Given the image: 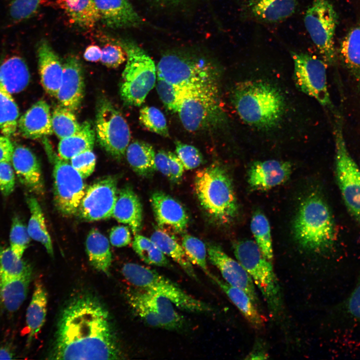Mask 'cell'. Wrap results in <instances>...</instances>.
Listing matches in <instances>:
<instances>
[{
  "instance_id": "obj_58",
  "label": "cell",
  "mask_w": 360,
  "mask_h": 360,
  "mask_svg": "<svg viewBox=\"0 0 360 360\" xmlns=\"http://www.w3.org/2000/svg\"><path fill=\"white\" fill-rule=\"evenodd\" d=\"M102 49L97 45L92 44L88 46L84 50V59L90 62H97L100 60Z\"/></svg>"
},
{
  "instance_id": "obj_47",
  "label": "cell",
  "mask_w": 360,
  "mask_h": 360,
  "mask_svg": "<svg viewBox=\"0 0 360 360\" xmlns=\"http://www.w3.org/2000/svg\"><path fill=\"white\" fill-rule=\"evenodd\" d=\"M156 90L166 108L170 111L177 112L182 88L157 76Z\"/></svg>"
},
{
  "instance_id": "obj_57",
  "label": "cell",
  "mask_w": 360,
  "mask_h": 360,
  "mask_svg": "<svg viewBox=\"0 0 360 360\" xmlns=\"http://www.w3.org/2000/svg\"><path fill=\"white\" fill-rule=\"evenodd\" d=\"M14 146L10 138L0 134V162L11 161Z\"/></svg>"
},
{
  "instance_id": "obj_56",
  "label": "cell",
  "mask_w": 360,
  "mask_h": 360,
  "mask_svg": "<svg viewBox=\"0 0 360 360\" xmlns=\"http://www.w3.org/2000/svg\"><path fill=\"white\" fill-rule=\"evenodd\" d=\"M155 166L156 170L170 178L168 151L161 150L155 155Z\"/></svg>"
},
{
  "instance_id": "obj_18",
  "label": "cell",
  "mask_w": 360,
  "mask_h": 360,
  "mask_svg": "<svg viewBox=\"0 0 360 360\" xmlns=\"http://www.w3.org/2000/svg\"><path fill=\"white\" fill-rule=\"evenodd\" d=\"M298 0H241L240 8L244 18L272 24L283 21L296 12Z\"/></svg>"
},
{
  "instance_id": "obj_34",
  "label": "cell",
  "mask_w": 360,
  "mask_h": 360,
  "mask_svg": "<svg viewBox=\"0 0 360 360\" xmlns=\"http://www.w3.org/2000/svg\"><path fill=\"white\" fill-rule=\"evenodd\" d=\"M140 290L157 316L161 328L178 330L183 328L184 320L171 300L158 294Z\"/></svg>"
},
{
  "instance_id": "obj_55",
  "label": "cell",
  "mask_w": 360,
  "mask_h": 360,
  "mask_svg": "<svg viewBox=\"0 0 360 360\" xmlns=\"http://www.w3.org/2000/svg\"><path fill=\"white\" fill-rule=\"evenodd\" d=\"M346 308L352 316L360 320V280L348 299Z\"/></svg>"
},
{
  "instance_id": "obj_19",
  "label": "cell",
  "mask_w": 360,
  "mask_h": 360,
  "mask_svg": "<svg viewBox=\"0 0 360 360\" xmlns=\"http://www.w3.org/2000/svg\"><path fill=\"white\" fill-rule=\"evenodd\" d=\"M63 68L62 82L56 98L60 105L74 112L79 108L84 96L82 68L74 55L66 57Z\"/></svg>"
},
{
  "instance_id": "obj_1",
  "label": "cell",
  "mask_w": 360,
  "mask_h": 360,
  "mask_svg": "<svg viewBox=\"0 0 360 360\" xmlns=\"http://www.w3.org/2000/svg\"><path fill=\"white\" fill-rule=\"evenodd\" d=\"M123 354L109 312L96 298L76 296L62 310L50 360H120Z\"/></svg>"
},
{
  "instance_id": "obj_35",
  "label": "cell",
  "mask_w": 360,
  "mask_h": 360,
  "mask_svg": "<svg viewBox=\"0 0 360 360\" xmlns=\"http://www.w3.org/2000/svg\"><path fill=\"white\" fill-rule=\"evenodd\" d=\"M126 154L130 166L138 175L150 178L156 170V153L150 144L143 141H134L128 146Z\"/></svg>"
},
{
  "instance_id": "obj_52",
  "label": "cell",
  "mask_w": 360,
  "mask_h": 360,
  "mask_svg": "<svg viewBox=\"0 0 360 360\" xmlns=\"http://www.w3.org/2000/svg\"><path fill=\"white\" fill-rule=\"evenodd\" d=\"M14 174L10 162H0V191L5 196L10 195L14 189Z\"/></svg>"
},
{
  "instance_id": "obj_53",
  "label": "cell",
  "mask_w": 360,
  "mask_h": 360,
  "mask_svg": "<svg viewBox=\"0 0 360 360\" xmlns=\"http://www.w3.org/2000/svg\"><path fill=\"white\" fill-rule=\"evenodd\" d=\"M110 240L114 246H125L131 242L132 237L129 228L124 226L113 227L110 232Z\"/></svg>"
},
{
  "instance_id": "obj_41",
  "label": "cell",
  "mask_w": 360,
  "mask_h": 360,
  "mask_svg": "<svg viewBox=\"0 0 360 360\" xmlns=\"http://www.w3.org/2000/svg\"><path fill=\"white\" fill-rule=\"evenodd\" d=\"M52 124L53 132L60 140L73 134L81 127L74 112L61 105L53 110Z\"/></svg>"
},
{
  "instance_id": "obj_40",
  "label": "cell",
  "mask_w": 360,
  "mask_h": 360,
  "mask_svg": "<svg viewBox=\"0 0 360 360\" xmlns=\"http://www.w3.org/2000/svg\"><path fill=\"white\" fill-rule=\"evenodd\" d=\"M132 244L134 252L145 263L158 266H169L170 262L166 255L150 238L136 234Z\"/></svg>"
},
{
  "instance_id": "obj_24",
  "label": "cell",
  "mask_w": 360,
  "mask_h": 360,
  "mask_svg": "<svg viewBox=\"0 0 360 360\" xmlns=\"http://www.w3.org/2000/svg\"><path fill=\"white\" fill-rule=\"evenodd\" d=\"M100 20L108 27L120 28L136 27L142 19L128 0H94Z\"/></svg>"
},
{
  "instance_id": "obj_22",
  "label": "cell",
  "mask_w": 360,
  "mask_h": 360,
  "mask_svg": "<svg viewBox=\"0 0 360 360\" xmlns=\"http://www.w3.org/2000/svg\"><path fill=\"white\" fill-rule=\"evenodd\" d=\"M36 52L42 85L49 95L56 97L62 82L63 64L45 39L38 42Z\"/></svg>"
},
{
  "instance_id": "obj_13",
  "label": "cell",
  "mask_w": 360,
  "mask_h": 360,
  "mask_svg": "<svg viewBox=\"0 0 360 360\" xmlns=\"http://www.w3.org/2000/svg\"><path fill=\"white\" fill-rule=\"evenodd\" d=\"M96 130L100 146L114 158L121 159L129 144L130 132L122 114L107 100L98 104Z\"/></svg>"
},
{
  "instance_id": "obj_25",
  "label": "cell",
  "mask_w": 360,
  "mask_h": 360,
  "mask_svg": "<svg viewBox=\"0 0 360 360\" xmlns=\"http://www.w3.org/2000/svg\"><path fill=\"white\" fill-rule=\"evenodd\" d=\"M112 216L118 222L127 224L134 235L142 230V204L138 196L130 186H124L118 191Z\"/></svg>"
},
{
  "instance_id": "obj_15",
  "label": "cell",
  "mask_w": 360,
  "mask_h": 360,
  "mask_svg": "<svg viewBox=\"0 0 360 360\" xmlns=\"http://www.w3.org/2000/svg\"><path fill=\"white\" fill-rule=\"evenodd\" d=\"M118 180L109 176L96 181L86 190L78 210L88 221L104 220L112 216L117 198Z\"/></svg>"
},
{
  "instance_id": "obj_27",
  "label": "cell",
  "mask_w": 360,
  "mask_h": 360,
  "mask_svg": "<svg viewBox=\"0 0 360 360\" xmlns=\"http://www.w3.org/2000/svg\"><path fill=\"white\" fill-rule=\"evenodd\" d=\"M30 79L28 66L19 56H10L0 64V86L10 94L24 90Z\"/></svg>"
},
{
  "instance_id": "obj_30",
  "label": "cell",
  "mask_w": 360,
  "mask_h": 360,
  "mask_svg": "<svg viewBox=\"0 0 360 360\" xmlns=\"http://www.w3.org/2000/svg\"><path fill=\"white\" fill-rule=\"evenodd\" d=\"M47 292L44 284L35 283L34 292L26 313L27 344H30L44 324L47 310Z\"/></svg>"
},
{
  "instance_id": "obj_29",
  "label": "cell",
  "mask_w": 360,
  "mask_h": 360,
  "mask_svg": "<svg viewBox=\"0 0 360 360\" xmlns=\"http://www.w3.org/2000/svg\"><path fill=\"white\" fill-rule=\"evenodd\" d=\"M32 269L18 277L0 278V298L5 308L17 310L24 301L32 279Z\"/></svg>"
},
{
  "instance_id": "obj_50",
  "label": "cell",
  "mask_w": 360,
  "mask_h": 360,
  "mask_svg": "<svg viewBox=\"0 0 360 360\" xmlns=\"http://www.w3.org/2000/svg\"><path fill=\"white\" fill-rule=\"evenodd\" d=\"M126 60V54L120 44H108L102 49L100 60L108 68H118Z\"/></svg>"
},
{
  "instance_id": "obj_12",
  "label": "cell",
  "mask_w": 360,
  "mask_h": 360,
  "mask_svg": "<svg viewBox=\"0 0 360 360\" xmlns=\"http://www.w3.org/2000/svg\"><path fill=\"white\" fill-rule=\"evenodd\" d=\"M293 78L297 88L324 107L333 109L328 90L326 64L315 56L292 51Z\"/></svg>"
},
{
  "instance_id": "obj_8",
  "label": "cell",
  "mask_w": 360,
  "mask_h": 360,
  "mask_svg": "<svg viewBox=\"0 0 360 360\" xmlns=\"http://www.w3.org/2000/svg\"><path fill=\"white\" fill-rule=\"evenodd\" d=\"M122 274L136 287L164 296L184 310L193 312L212 311L208 304L192 296L172 280L144 266L127 263L122 268Z\"/></svg>"
},
{
  "instance_id": "obj_42",
  "label": "cell",
  "mask_w": 360,
  "mask_h": 360,
  "mask_svg": "<svg viewBox=\"0 0 360 360\" xmlns=\"http://www.w3.org/2000/svg\"><path fill=\"white\" fill-rule=\"evenodd\" d=\"M31 269L30 266L19 258L10 247L0 246V278L20 276Z\"/></svg>"
},
{
  "instance_id": "obj_17",
  "label": "cell",
  "mask_w": 360,
  "mask_h": 360,
  "mask_svg": "<svg viewBox=\"0 0 360 360\" xmlns=\"http://www.w3.org/2000/svg\"><path fill=\"white\" fill-rule=\"evenodd\" d=\"M150 200L156 222L160 230L176 234L186 230L189 218L180 202L160 190L153 192Z\"/></svg>"
},
{
  "instance_id": "obj_38",
  "label": "cell",
  "mask_w": 360,
  "mask_h": 360,
  "mask_svg": "<svg viewBox=\"0 0 360 360\" xmlns=\"http://www.w3.org/2000/svg\"><path fill=\"white\" fill-rule=\"evenodd\" d=\"M250 230L258 246L264 256L272 261L274 257L270 227L266 216L260 211L256 212L250 220Z\"/></svg>"
},
{
  "instance_id": "obj_43",
  "label": "cell",
  "mask_w": 360,
  "mask_h": 360,
  "mask_svg": "<svg viewBox=\"0 0 360 360\" xmlns=\"http://www.w3.org/2000/svg\"><path fill=\"white\" fill-rule=\"evenodd\" d=\"M182 246L192 264L197 265L210 278L213 274L206 262L207 250L204 244L198 238L186 234L182 238Z\"/></svg>"
},
{
  "instance_id": "obj_26",
  "label": "cell",
  "mask_w": 360,
  "mask_h": 360,
  "mask_svg": "<svg viewBox=\"0 0 360 360\" xmlns=\"http://www.w3.org/2000/svg\"><path fill=\"white\" fill-rule=\"evenodd\" d=\"M211 279L226 294L253 328L260 330L264 327L266 320L247 293L230 285L214 274Z\"/></svg>"
},
{
  "instance_id": "obj_28",
  "label": "cell",
  "mask_w": 360,
  "mask_h": 360,
  "mask_svg": "<svg viewBox=\"0 0 360 360\" xmlns=\"http://www.w3.org/2000/svg\"><path fill=\"white\" fill-rule=\"evenodd\" d=\"M337 53L360 92V20L342 38Z\"/></svg>"
},
{
  "instance_id": "obj_59",
  "label": "cell",
  "mask_w": 360,
  "mask_h": 360,
  "mask_svg": "<svg viewBox=\"0 0 360 360\" xmlns=\"http://www.w3.org/2000/svg\"><path fill=\"white\" fill-rule=\"evenodd\" d=\"M268 356L264 350L260 348L254 349L248 354L247 359H266Z\"/></svg>"
},
{
  "instance_id": "obj_60",
  "label": "cell",
  "mask_w": 360,
  "mask_h": 360,
  "mask_svg": "<svg viewBox=\"0 0 360 360\" xmlns=\"http://www.w3.org/2000/svg\"><path fill=\"white\" fill-rule=\"evenodd\" d=\"M14 354L8 346L0 347V360H10L14 358Z\"/></svg>"
},
{
  "instance_id": "obj_2",
  "label": "cell",
  "mask_w": 360,
  "mask_h": 360,
  "mask_svg": "<svg viewBox=\"0 0 360 360\" xmlns=\"http://www.w3.org/2000/svg\"><path fill=\"white\" fill-rule=\"evenodd\" d=\"M230 100L240 119L262 130L277 127L282 120L286 102L280 90L262 80H246L236 84Z\"/></svg>"
},
{
  "instance_id": "obj_32",
  "label": "cell",
  "mask_w": 360,
  "mask_h": 360,
  "mask_svg": "<svg viewBox=\"0 0 360 360\" xmlns=\"http://www.w3.org/2000/svg\"><path fill=\"white\" fill-rule=\"evenodd\" d=\"M86 248L92 266L98 271L108 276L112 255L108 238L100 231L92 228L86 237Z\"/></svg>"
},
{
  "instance_id": "obj_45",
  "label": "cell",
  "mask_w": 360,
  "mask_h": 360,
  "mask_svg": "<svg viewBox=\"0 0 360 360\" xmlns=\"http://www.w3.org/2000/svg\"><path fill=\"white\" fill-rule=\"evenodd\" d=\"M139 120L148 130L164 137L169 136L166 117L158 108L144 106L140 110Z\"/></svg>"
},
{
  "instance_id": "obj_23",
  "label": "cell",
  "mask_w": 360,
  "mask_h": 360,
  "mask_svg": "<svg viewBox=\"0 0 360 360\" xmlns=\"http://www.w3.org/2000/svg\"><path fill=\"white\" fill-rule=\"evenodd\" d=\"M17 129L22 137L31 140L52 134V114L48 104L44 100L35 102L18 119Z\"/></svg>"
},
{
  "instance_id": "obj_44",
  "label": "cell",
  "mask_w": 360,
  "mask_h": 360,
  "mask_svg": "<svg viewBox=\"0 0 360 360\" xmlns=\"http://www.w3.org/2000/svg\"><path fill=\"white\" fill-rule=\"evenodd\" d=\"M126 297L134 312L145 324L151 327L161 328L157 316L140 289L128 292Z\"/></svg>"
},
{
  "instance_id": "obj_36",
  "label": "cell",
  "mask_w": 360,
  "mask_h": 360,
  "mask_svg": "<svg viewBox=\"0 0 360 360\" xmlns=\"http://www.w3.org/2000/svg\"><path fill=\"white\" fill-rule=\"evenodd\" d=\"M150 239L166 256L176 262L192 278L197 280V276L192 262L182 246L172 236L161 230L154 231Z\"/></svg>"
},
{
  "instance_id": "obj_39",
  "label": "cell",
  "mask_w": 360,
  "mask_h": 360,
  "mask_svg": "<svg viewBox=\"0 0 360 360\" xmlns=\"http://www.w3.org/2000/svg\"><path fill=\"white\" fill-rule=\"evenodd\" d=\"M19 117L18 106L11 94L0 86V130L10 138L14 134Z\"/></svg>"
},
{
  "instance_id": "obj_9",
  "label": "cell",
  "mask_w": 360,
  "mask_h": 360,
  "mask_svg": "<svg viewBox=\"0 0 360 360\" xmlns=\"http://www.w3.org/2000/svg\"><path fill=\"white\" fill-rule=\"evenodd\" d=\"M336 116L334 134L337 182L349 212L360 222V169L346 147L342 116L336 114Z\"/></svg>"
},
{
  "instance_id": "obj_11",
  "label": "cell",
  "mask_w": 360,
  "mask_h": 360,
  "mask_svg": "<svg viewBox=\"0 0 360 360\" xmlns=\"http://www.w3.org/2000/svg\"><path fill=\"white\" fill-rule=\"evenodd\" d=\"M54 165V198L56 209L72 216L78 210L86 188L83 178L66 160L48 150Z\"/></svg>"
},
{
  "instance_id": "obj_51",
  "label": "cell",
  "mask_w": 360,
  "mask_h": 360,
  "mask_svg": "<svg viewBox=\"0 0 360 360\" xmlns=\"http://www.w3.org/2000/svg\"><path fill=\"white\" fill-rule=\"evenodd\" d=\"M70 160L72 166L83 178L89 176L94 171L96 157L92 150H88L80 153Z\"/></svg>"
},
{
  "instance_id": "obj_21",
  "label": "cell",
  "mask_w": 360,
  "mask_h": 360,
  "mask_svg": "<svg viewBox=\"0 0 360 360\" xmlns=\"http://www.w3.org/2000/svg\"><path fill=\"white\" fill-rule=\"evenodd\" d=\"M10 162L20 182L29 191L43 196L44 186L42 172L34 154L23 146H14Z\"/></svg>"
},
{
  "instance_id": "obj_31",
  "label": "cell",
  "mask_w": 360,
  "mask_h": 360,
  "mask_svg": "<svg viewBox=\"0 0 360 360\" xmlns=\"http://www.w3.org/2000/svg\"><path fill=\"white\" fill-rule=\"evenodd\" d=\"M56 2L70 22L81 28H92L100 20L94 0H57Z\"/></svg>"
},
{
  "instance_id": "obj_33",
  "label": "cell",
  "mask_w": 360,
  "mask_h": 360,
  "mask_svg": "<svg viewBox=\"0 0 360 360\" xmlns=\"http://www.w3.org/2000/svg\"><path fill=\"white\" fill-rule=\"evenodd\" d=\"M96 134L88 121L81 124L79 130L66 138L60 139L58 145V156L65 160L88 150H92Z\"/></svg>"
},
{
  "instance_id": "obj_48",
  "label": "cell",
  "mask_w": 360,
  "mask_h": 360,
  "mask_svg": "<svg viewBox=\"0 0 360 360\" xmlns=\"http://www.w3.org/2000/svg\"><path fill=\"white\" fill-rule=\"evenodd\" d=\"M44 0H10L9 14L14 22H20L34 16Z\"/></svg>"
},
{
  "instance_id": "obj_5",
  "label": "cell",
  "mask_w": 360,
  "mask_h": 360,
  "mask_svg": "<svg viewBox=\"0 0 360 360\" xmlns=\"http://www.w3.org/2000/svg\"><path fill=\"white\" fill-rule=\"evenodd\" d=\"M177 112L182 126L190 132L222 124L226 116L216 80L183 87Z\"/></svg>"
},
{
  "instance_id": "obj_6",
  "label": "cell",
  "mask_w": 360,
  "mask_h": 360,
  "mask_svg": "<svg viewBox=\"0 0 360 360\" xmlns=\"http://www.w3.org/2000/svg\"><path fill=\"white\" fill-rule=\"evenodd\" d=\"M120 44L126 54L120 89V96L126 104L138 106L155 85L156 68L151 58L134 42L122 39Z\"/></svg>"
},
{
  "instance_id": "obj_61",
  "label": "cell",
  "mask_w": 360,
  "mask_h": 360,
  "mask_svg": "<svg viewBox=\"0 0 360 360\" xmlns=\"http://www.w3.org/2000/svg\"><path fill=\"white\" fill-rule=\"evenodd\" d=\"M156 2L164 4H174L184 0H155Z\"/></svg>"
},
{
  "instance_id": "obj_10",
  "label": "cell",
  "mask_w": 360,
  "mask_h": 360,
  "mask_svg": "<svg viewBox=\"0 0 360 360\" xmlns=\"http://www.w3.org/2000/svg\"><path fill=\"white\" fill-rule=\"evenodd\" d=\"M304 23L311 40L327 65L334 66L338 60L334 36L338 15L328 0H314L306 10Z\"/></svg>"
},
{
  "instance_id": "obj_20",
  "label": "cell",
  "mask_w": 360,
  "mask_h": 360,
  "mask_svg": "<svg viewBox=\"0 0 360 360\" xmlns=\"http://www.w3.org/2000/svg\"><path fill=\"white\" fill-rule=\"evenodd\" d=\"M292 170L290 162L276 160L256 161L248 171V183L254 190H266L284 184Z\"/></svg>"
},
{
  "instance_id": "obj_7",
  "label": "cell",
  "mask_w": 360,
  "mask_h": 360,
  "mask_svg": "<svg viewBox=\"0 0 360 360\" xmlns=\"http://www.w3.org/2000/svg\"><path fill=\"white\" fill-rule=\"evenodd\" d=\"M234 252L237 260L260 291L272 314H278L282 309V299L272 261L266 258L255 242L250 240L236 242Z\"/></svg>"
},
{
  "instance_id": "obj_54",
  "label": "cell",
  "mask_w": 360,
  "mask_h": 360,
  "mask_svg": "<svg viewBox=\"0 0 360 360\" xmlns=\"http://www.w3.org/2000/svg\"><path fill=\"white\" fill-rule=\"evenodd\" d=\"M170 180L173 182H179L182 176L184 168L176 154L168 151Z\"/></svg>"
},
{
  "instance_id": "obj_37",
  "label": "cell",
  "mask_w": 360,
  "mask_h": 360,
  "mask_svg": "<svg viewBox=\"0 0 360 360\" xmlns=\"http://www.w3.org/2000/svg\"><path fill=\"white\" fill-rule=\"evenodd\" d=\"M26 200L30 214L27 227L28 234L31 238L40 242L48 254L53 256L54 250L52 240L47 230L40 206L33 196H28Z\"/></svg>"
},
{
  "instance_id": "obj_49",
  "label": "cell",
  "mask_w": 360,
  "mask_h": 360,
  "mask_svg": "<svg viewBox=\"0 0 360 360\" xmlns=\"http://www.w3.org/2000/svg\"><path fill=\"white\" fill-rule=\"evenodd\" d=\"M176 153L186 170L198 167L203 162L201 152L195 146L176 141Z\"/></svg>"
},
{
  "instance_id": "obj_14",
  "label": "cell",
  "mask_w": 360,
  "mask_h": 360,
  "mask_svg": "<svg viewBox=\"0 0 360 360\" xmlns=\"http://www.w3.org/2000/svg\"><path fill=\"white\" fill-rule=\"evenodd\" d=\"M156 74L181 88L216 80V71L210 64L178 54L164 56L158 64Z\"/></svg>"
},
{
  "instance_id": "obj_4",
  "label": "cell",
  "mask_w": 360,
  "mask_h": 360,
  "mask_svg": "<svg viewBox=\"0 0 360 360\" xmlns=\"http://www.w3.org/2000/svg\"><path fill=\"white\" fill-rule=\"evenodd\" d=\"M295 239L304 248L322 252L332 246L335 228L330 210L318 194L311 193L301 203L293 224Z\"/></svg>"
},
{
  "instance_id": "obj_3",
  "label": "cell",
  "mask_w": 360,
  "mask_h": 360,
  "mask_svg": "<svg viewBox=\"0 0 360 360\" xmlns=\"http://www.w3.org/2000/svg\"><path fill=\"white\" fill-rule=\"evenodd\" d=\"M194 188L202 208L212 221L225 224L235 218L238 202L232 180L223 166L216 162L198 170Z\"/></svg>"
},
{
  "instance_id": "obj_46",
  "label": "cell",
  "mask_w": 360,
  "mask_h": 360,
  "mask_svg": "<svg viewBox=\"0 0 360 360\" xmlns=\"http://www.w3.org/2000/svg\"><path fill=\"white\" fill-rule=\"evenodd\" d=\"M30 240L27 228L18 216H14L10 233L11 250L19 258H22Z\"/></svg>"
},
{
  "instance_id": "obj_16",
  "label": "cell",
  "mask_w": 360,
  "mask_h": 360,
  "mask_svg": "<svg viewBox=\"0 0 360 360\" xmlns=\"http://www.w3.org/2000/svg\"><path fill=\"white\" fill-rule=\"evenodd\" d=\"M207 252L210 262L220 270L224 280L230 285L244 291L258 306V298L254 284L242 265L228 256L216 244H208Z\"/></svg>"
}]
</instances>
